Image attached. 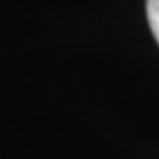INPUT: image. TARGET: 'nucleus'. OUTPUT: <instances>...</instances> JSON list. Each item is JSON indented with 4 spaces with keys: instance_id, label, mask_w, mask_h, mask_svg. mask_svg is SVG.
Instances as JSON below:
<instances>
[{
    "instance_id": "f257e3e1",
    "label": "nucleus",
    "mask_w": 159,
    "mask_h": 159,
    "mask_svg": "<svg viewBox=\"0 0 159 159\" xmlns=\"http://www.w3.org/2000/svg\"><path fill=\"white\" fill-rule=\"evenodd\" d=\"M146 16H148L150 31L159 44V0H146Z\"/></svg>"
}]
</instances>
